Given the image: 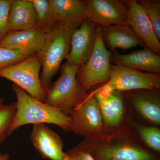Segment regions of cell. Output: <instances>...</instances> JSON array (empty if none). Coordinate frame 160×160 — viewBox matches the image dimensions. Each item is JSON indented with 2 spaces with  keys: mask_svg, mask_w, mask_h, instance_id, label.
Here are the masks:
<instances>
[{
  "mask_svg": "<svg viewBox=\"0 0 160 160\" xmlns=\"http://www.w3.org/2000/svg\"><path fill=\"white\" fill-rule=\"evenodd\" d=\"M121 93L129 109L135 112L147 125L160 126V89H142Z\"/></svg>",
  "mask_w": 160,
  "mask_h": 160,
  "instance_id": "obj_11",
  "label": "cell"
},
{
  "mask_svg": "<svg viewBox=\"0 0 160 160\" xmlns=\"http://www.w3.org/2000/svg\"><path fill=\"white\" fill-rule=\"evenodd\" d=\"M13 0H0V41L7 33L9 12Z\"/></svg>",
  "mask_w": 160,
  "mask_h": 160,
  "instance_id": "obj_25",
  "label": "cell"
},
{
  "mask_svg": "<svg viewBox=\"0 0 160 160\" xmlns=\"http://www.w3.org/2000/svg\"><path fill=\"white\" fill-rule=\"evenodd\" d=\"M110 62L138 71L160 74V55L147 48L127 54L112 53Z\"/></svg>",
  "mask_w": 160,
  "mask_h": 160,
  "instance_id": "obj_15",
  "label": "cell"
},
{
  "mask_svg": "<svg viewBox=\"0 0 160 160\" xmlns=\"http://www.w3.org/2000/svg\"><path fill=\"white\" fill-rule=\"evenodd\" d=\"M65 152L66 155L65 160H96L79 143Z\"/></svg>",
  "mask_w": 160,
  "mask_h": 160,
  "instance_id": "obj_26",
  "label": "cell"
},
{
  "mask_svg": "<svg viewBox=\"0 0 160 160\" xmlns=\"http://www.w3.org/2000/svg\"><path fill=\"white\" fill-rule=\"evenodd\" d=\"M128 7L129 26L142 42L146 48L160 55V40L151 23L137 1H126Z\"/></svg>",
  "mask_w": 160,
  "mask_h": 160,
  "instance_id": "obj_14",
  "label": "cell"
},
{
  "mask_svg": "<svg viewBox=\"0 0 160 160\" xmlns=\"http://www.w3.org/2000/svg\"><path fill=\"white\" fill-rule=\"evenodd\" d=\"M87 20L101 27L114 25L129 26L126 1L87 0Z\"/></svg>",
  "mask_w": 160,
  "mask_h": 160,
  "instance_id": "obj_10",
  "label": "cell"
},
{
  "mask_svg": "<svg viewBox=\"0 0 160 160\" xmlns=\"http://www.w3.org/2000/svg\"><path fill=\"white\" fill-rule=\"evenodd\" d=\"M30 137L32 145L43 158L65 160L66 152L63 151L61 137L45 124L33 125Z\"/></svg>",
  "mask_w": 160,
  "mask_h": 160,
  "instance_id": "obj_13",
  "label": "cell"
},
{
  "mask_svg": "<svg viewBox=\"0 0 160 160\" xmlns=\"http://www.w3.org/2000/svg\"><path fill=\"white\" fill-rule=\"evenodd\" d=\"M127 125L144 146L155 153L160 154V126L142 124L132 118L129 119Z\"/></svg>",
  "mask_w": 160,
  "mask_h": 160,
  "instance_id": "obj_20",
  "label": "cell"
},
{
  "mask_svg": "<svg viewBox=\"0 0 160 160\" xmlns=\"http://www.w3.org/2000/svg\"><path fill=\"white\" fill-rule=\"evenodd\" d=\"M57 22L74 30L88 18L86 1L49 0Z\"/></svg>",
  "mask_w": 160,
  "mask_h": 160,
  "instance_id": "obj_16",
  "label": "cell"
},
{
  "mask_svg": "<svg viewBox=\"0 0 160 160\" xmlns=\"http://www.w3.org/2000/svg\"><path fill=\"white\" fill-rule=\"evenodd\" d=\"M97 160H160V155L148 149L128 125L104 132L79 143Z\"/></svg>",
  "mask_w": 160,
  "mask_h": 160,
  "instance_id": "obj_1",
  "label": "cell"
},
{
  "mask_svg": "<svg viewBox=\"0 0 160 160\" xmlns=\"http://www.w3.org/2000/svg\"><path fill=\"white\" fill-rule=\"evenodd\" d=\"M98 27L97 25L86 20L73 30L66 63L78 66L89 59L94 48Z\"/></svg>",
  "mask_w": 160,
  "mask_h": 160,
  "instance_id": "obj_12",
  "label": "cell"
},
{
  "mask_svg": "<svg viewBox=\"0 0 160 160\" xmlns=\"http://www.w3.org/2000/svg\"><path fill=\"white\" fill-rule=\"evenodd\" d=\"M3 101V98H0V145L9 136L16 110V102L4 104Z\"/></svg>",
  "mask_w": 160,
  "mask_h": 160,
  "instance_id": "obj_22",
  "label": "cell"
},
{
  "mask_svg": "<svg viewBox=\"0 0 160 160\" xmlns=\"http://www.w3.org/2000/svg\"><path fill=\"white\" fill-rule=\"evenodd\" d=\"M137 2L146 12L153 27L156 35L160 40V1L141 0Z\"/></svg>",
  "mask_w": 160,
  "mask_h": 160,
  "instance_id": "obj_23",
  "label": "cell"
},
{
  "mask_svg": "<svg viewBox=\"0 0 160 160\" xmlns=\"http://www.w3.org/2000/svg\"></svg>",
  "mask_w": 160,
  "mask_h": 160,
  "instance_id": "obj_28",
  "label": "cell"
},
{
  "mask_svg": "<svg viewBox=\"0 0 160 160\" xmlns=\"http://www.w3.org/2000/svg\"><path fill=\"white\" fill-rule=\"evenodd\" d=\"M93 92L99 105L104 132L114 131L127 125L131 117L130 109L121 92L105 85Z\"/></svg>",
  "mask_w": 160,
  "mask_h": 160,
  "instance_id": "obj_7",
  "label": "cell"
},
{
  "mask_svg": "<svg viewBox=\"0 0 160 160\" xmlns=\"http://www.w3.org/2000/svg\"><path fill=\"white\" fill-rule=\"evenodd\" d=\"M101 32L104 44L111 50L117 48L129 49L138 46L146 48L129 26L114 25L101 27Z\"/></svg>",
  "mask_w": 160,
  "mask_h": 160,
  "instance_id": "obj_18",
  "label": "cell"
},
{
  "mask_svg": "<svg viewBox=\"0 0 160 160\" xmlns=\"http://www.w3.org/2000/svg\"><path fill=\"white\" fill-rule=\"evenodd\" d=\"M69 116L71 131L84 139L95 137L104 132L102 113L94 92L88 95Z\"/></svg>",
  "mask_w": 160,
  "mask_h": 160,
  "instance_id": "obj_8",
  "label": "cell"
},
{
  "mask_svg": "<svg viewBox=\"0 0 160 160\" xmlns=\"http://www.w3.org/2000/svg\"><path fill=\"white\" fill-rule=\"evenodd\" d=\"M47 33L37 26L22 31L8 32L0 41V47L38 53L43 46Z\"/></svg>",
  "mask_w": 160,
  "mask_h": 160,
  "instance_id": "obj_17",
  "label": "cell"
},
{
  "mask_svg": "<svg viewBox=\"0 0 160 160\" xmlns=\"http://www.w3.org/2000/svg\"><path fill=\"white\" fill-rule=\"evenodd\" d=\"M34 7L37 17V26L48 33L57 22L49 0H30Z\"/></svg>",
  "mask_w": 160,
  "mask_h": 160,
  "instance_id": "obj_21",
  "label": "cell"
},
{
  "mask_svg": "<svg viewBox=\"0 0 160 160\" xmlns=\"http://www.w3.org/2000/svg\"><path fill=\"white\" fill-rule=\"evenodd\" d=\"M11 89L17 97L16 110L9 135L24 125L49 124L58 126L66 132L71 131V120L69 116L41 102L13 84Z\"/></svg>",
  "mask_w": 160,
  "mask_h": 160,
  "instance_id": "obj_2",
  "label": "cell"
},
{
  "mask_svg": "<svg viewBox=\"0 0 160 160\" xmlns=\"http://www.w3.org/2000/svg\"><path fill=\"white\" fill-rule=\"evenodd\" d=\"M119 92L160 89V74L148 73L118 65L110 67L109 80L105 84Z\"/></svg>",
  "mask_w": 160,
  "mask_h": 160,
  "instance_id": "obj_9",
  "label": "cell"
},
{
  "mask_svg": "<svg viewBox=\"0 0 160 160\" xmlns=\"http://www.w3.org/2000/svg\"><path fill=\"white\" fill-rule=\"evenodd\" d=\"M78 68L64 63L59 77L52 83L46 92L45 103L68 116L89 95L78 82Z\"/></svg>",
  "mask_w": 160,
  "mask_h": 160,
  "instance_id": "obj_4",
  "label": "cell"
},
{
  "mask_svg": "<svg viewBox=\"0 0 160 160\" xmlns=\"http://www.w3.org/2000/svg\"><path fill=\"white\" fill-rule=\"evenodd\" d=\"M10 156L8 153L3 154L0 150V160H9Z\"/></svg>",
  "mask_w": 160,
  "mask_h": 160,
  "instance_id": "obj_27",
  "label": "cell"
},
{
  "mask_svg": "<svg viewBox=\"0 0 160 160\" xmlns=\"http://www.w3.org/2000/svg\"><path fill=\"white\" fill-rule=\"evenodd\" d=\"M111 52L106 48L98 26L94 48L89 59L78 66L77 79L83 89L87 92L109 80Z\"/></svg>",
  "mask_w": 160,
  "mask_h": 160,
  "instance_id": "obj_5",
  "label": "cell"
},
{
  "mask_svg": "<svg viewBox=\"0 0 160 160\" xmlns=\"http://www.w3.org/2000/svg\"><path fill=\"white\" fill-rule=\"evenodd\" d=\"M73 29L56 22L47 33L43 46L38 52L42 71L40 74L41 85L47 91L52 81L57 73L62 62L67 59L70 49V39Z\"/></svg>",
  "mask_w": 160,
  "mask_h": 160,
  "instance_id": "obj_3",
  "label": "cell"
},
{
  "mask_svg": "<svg viewBox=\"0 0 160 160\" xmlns=\"http://www.w3.org/2000/svg\"><path fill=\"white\" fill-rule=\"evenodd\" d=\"M41 68L38 54L35 53L12 66L0 69V77L11 81L32 97L45 102L46 92L40 81Z\"/></svg>",
  "mask_w": 160,
  "mask_h": 160,
  "instance_id": "obj_6",
  "label": "cell"
},
{
  "mask_svg": "<svg viewBox=\"0 0 160 160\" xmlns=\"http://www.w3.org/2000/svg\"><path fill=\"white\" fill-rule=\"evenodd\" d=\"M37 24L36 13L30 0H13L9 12L7 32L31 29Z\"/></svg>",
  "mask_w": 160,
  "mask_h": 160,
  "instance_id": "obj_19",
  "label": "cell"
},
{
  "mask_svg": "<svg viewBox=\"0 0 160 160\" xmlns=\"http://www.w3.org/2000/svg\"><path fill=\"white\" fill-rule=\"evenodd\" d=\"M34 53L30 52L0 47V69L16 64Z\"/></svg>",
  "mask_w": 160,
  "mask_h": 160,
  "instance_id": "obj_24",
  "label": "cell"
}]
</instances>
